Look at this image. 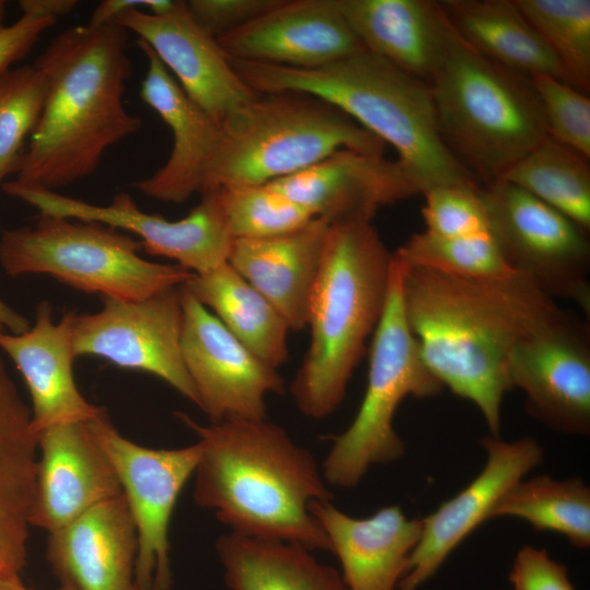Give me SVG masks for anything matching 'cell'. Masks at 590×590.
<instances>
[{"label": "cell", "instance_id": "cell-21", "mask_svg": "<svg viewBox=\"0 0 590 590\" xmlns=\"http://www.w3.org/2000/svg\"><path fill=\"white\" fill-rule=\"evenodd\" d=\"M137 45L148 60L140 97L168 126L173 146L165 164L132 187L150 199L182 203L204 192L221 123L188 97L146 43L138 39Z\"/></svg>", "mask_w": 590, "mask_h": 590}, {"label": "cell", "instance_id": "cell-43", "mask_svg": "<svg viewBox=\"0 0 590 590\" xmlns=\"http://www.w3.org/2000/svg\"><path fill=\"white\" fill-rule=\"evenodd\" d=\"M78 3L76 0H21L19 7L22 15L58 20L71 13Z\"/></svg>", "mask_w": 590, "mask_h": 590}, {"label": "cell", "instance_id": "cell-44", "mask_svg": "<svg viewBox=\"0 0 590 590\" xmlns=\"http://www.w3.org/2000/svg\"><path fill=\"white\" fill-rule=\"evenodd\" d=\"M30 329L27 318L16 312L0 299V331L20 334Z\"/></svg>", "mask_w": 590, "mask_h": 590}, {"label": "cell", "instance_id": "cell-16", "mask_svg": "<svg viewBox=\"0 0 590 590\" xmlns=\"http://www.w3.org/2000/svg\"><path fill=\"white\" fill-rule=\"evenodd\" d=\"M486 452L482 471L464 488L421 519L420 540L397 590H417L450 554L492 514L500 498L532 469L544 449L532 437L506 441L496 436L481 439Z\"/></svg>", "mask_w": 590, "mask_h": 590}, {"label": "cell", "instance_id": "cell-35", "mask_svg": "<svg viewBox=\"0 0 590 590\" xmlns=\"http://www.w3.org/2000/svg\"><path fill=\"white\" fill-rule=\"evenodd\" d=\"M217 190L233 239L281 235L299 228L315 219L309 210L269 184Z\"/></svg>", "mask_w": 590, "mask_h": 590}, {"label": "cell", "instance_id": "cell-48", "mask_svg": "<svg viewBox=\"0 0 590 590\" xmlns=\"http://www.w3.org/2000/svg\"><path fill=\"white\" fill-rule=\"evenodd\" d=\"M5 73H7V71L0 74V91H1V88L3 86V84H4Z\"/></svg>", "mask_w": 590, "mask_h": 590}, {"label": "cell", "instance_id": "cell-13", "mask_svg": "<svg viewBox=\"0 0 590 590\" xmlns=\"http://www.w3.org/2000/svg\"><path fill=\"white\" fill-rule=\"evenodd\" d=\"M101 298L99 311L75 315V356H97L121 368L152 374L199 406L181 353L180 286L143 299Z\"/></svg>", "mask_w": 590, "mask_h": 590}, {"label": "cell", "instance_id": "cell-25", "mask_svg": "<svg viewBox=\"0 0 590 590\" xmlns=\"http://www.w3.org/2000/svg\"><path fill=\"white\" fill-rule=\"evenodd\" d=\"M338 5L365 50L430 81L453 35L439 1L338 0Z\"/></svg>", "mask_w": 590, "mask_h": 590}, {"label": "cell", "instance_id": "cell-11", "mask_svg": "<svg viewBox=\"0 0 590 590\" xmlns=\"http://www.w3.org/2000/svg\"><path fill=\"white\" fill-rule=\"evenodd\" d=\"M88 423L117 474L135 527L138 589L170 590L169 524L177 499L194 473L202 445L198 441L175 449L142 446L123 437L105 412Z\"/></svg>", "mask_w": 590, "mask_h": 590}, {"label": "cell", "instance_id": "cell-6", "mask_svg": "<svg viewBox=\"0 0 590 590\" xmlns=\"http://www.w3.org/2000/svg\"><path fill=\"white\" fill-rule=\"evenodd\" d=\"M428 84L444 143L481 186L547 137L531 78L483 57L455 30Z\"/></svg>", "mask_w": 590, "mask_h": 590}, {"label": "cell", "instance_id": "cell-5", "mask_svg": "<svg viewBox=\"0 0 590 590\" xmlns=\"http://www.w3.org/2000/svg\"><path fill=\"white\" fill-rule=\"evenodd\" d=\"M391 260L371 221L329 226L308 303L309 344L290 384L305 416L324 418L344 400L384 314Z\"/></svg>", "mask_w": 590, "mask_h": 590}, {"label": "cell", "instance_id": "cell-42", "mask_svg": "<svg viewBox=\"0 0 590 590\" xmlns=\"http://www.w3.org/2000/svg\"><path fill=\"white\" fill-rule=\"evenodd\" d=\"M174 4L175 1L172 0H104L92 12L87 25L97 27L111 24L118 16L130 10L161 15L167 13Z\"/></svg>", "mask_w": 590, "mask_h": 590}, {"label": "cell", "instance_id": "cell-3", "mask_svg": "<svg viewBox=\"0 0 590 590\" xmlns=\"http://www.w3.org/2000/svg\"><path fill=\"white\" fill-rule=\"evenodd\" d=\"M128 33L86 24L51 39L34 63L47 75V95L14 180L57 191L95 173L111 146L140 130L141 118L123 105Z\"/></svg>", "mask_w": 590, "mask_h": 590}, {"label": "cell", "instance_id": "cell-34", "mask_svg": "<svg viewBox=\"0 0 590 590\" xmlns=\"http://www.w3.org/2000/svg\"><path fill=\"white\" fill-rule=\"evenodd\" d=\"M393 253L406 267L464 279H504L518 273L507 263L491 233L442 237L424 231Z\"/></svg>", "mask_w": 590, "mask_h": 590}, {"label": "cell", "instance_id": "cell-18", "mask_svg": "<svg viewBox=\"0 0 590 590\" xmlns=\"http://www.w3.org/2000/svg\"><path fill=\"white\" fill-rule=\"evenodd\" d=\"M216 42L231 59L293 69L319 68L364 49L338 0H280Z\"/></svg>", "mask_w": 590, "mask_h": 590}, {"label": "cell", "instance_id": "cell-1", "mask_svg": "<svg viewBox=\"0 0 590 590\" xmlns=\"http://www.w3.org/2000/svg\"><path fill=\"white\" fill-rule=\"evenodd\" d=\"M402 300L427 368L499 437L503 399L514 389L510 355L563 309L520 272L464 279L405 264Z\"/></svg>", "mask_w": 590, "mask_h": 590}, {"label": "cell", "instance_id": "cell-20", "mask_svg": "<svg viewBox=\"0 0 590 590\" xmlns=\"http://www.w3.org/2000/svg\"><path fill=\"white\" fill-rule=\"evenodd\" d=\"M269 185L329 225L371 221L381 206L418 194L398 160L352 149Z\"/></svg>", "mask_w": 590, "mask_h": 590}, {"label": "cell", "instance_id": "cell-32", "mask_svg": "<svg viewBox=\"0 0 590 590\" xmlns=\"http://www.w3.org/2000/svg\"><path fill=\"white\" fill-rule=\"evenodd\" d=\"M500 179L526 190L589 232V160L573 149L547 135Z\"/></svg>", "mask_w": 590, "mask_h": 590}, {"label": "cell", "instance_id": "cell-12", "mask_svg": "<svg viewBox=\"0 0 590 590\" xmlns=\"http://www.w3.org/2000/svg\"><path fill=\"white\" fill-rule=\"evenodd\" d=\"M2 190L34 206L39 213L95 222L130 232L152 256L176 261L194 273H208L223 263L233 244L221 205L219 190L201 194L200 202L181 220L169 221L139 209L127 192L114 196L108 204H93L58 191L4 181Z\"/></svg>", "mask_w": 590, "mask_h": 590}, {"label": "cell", "instance_id": "cell-26", "mask_svg": "<svg viewBox=\"0 0 590 590\" xmlns=\"http://www.w3.org/2000/svg\"><path fill=\"white\" fill-rule=\"evenodd\" d=\"M329 226L315 217L281 235L233 240L228 264L278 309L291 331L307 328L309 297Z\"/></svg>", "mask_w": 590, "mask_h": 590}, {"label": "cell", "instance_id": "cell-47", "mask_svg": "<svg viewBox=\"0 0 590 590\" xmlns=\"http://www.w3.org/2000/svg\"><path fill=\"white\" fill-rule=\"evenodd\" d=\"M5 12H7V2L3 0H0V30L5 26L4 25Z\"/></svg>", "mask_w": 590, "mask_h": 590}, {"label": "cell", "instance_id": "cell-2", "mask_svg": "<svg viewBox=\"0 0 590 590\" xmlns=\"http://www.w3.org/2000/svg\"><path fill=\"white\" fill-rule=\"evenodd\" d=\"M176 416L202 445L193 473L199 507L212 510L232 533L330 552L310 507L333 494L314 455L282 426L267 418L202 425L185 413Z\"/></svg>", "mask_w": 590, "mask_h": 590}, {"label": "cell", "instance_id": "cell-39", "mask_svg": "<svg viewBox=\"0 0 590 590\" xmlns=\"http://www.w3.org/2000/svg\"><path fill=\"white\" fill-rule=\"evenodd\" d=\"M280 0H189V13L196 23L217 39L262 15Z\"/></svg>", "mask_w": 590, "mask_h": 590}, {"label": "cell", "instance_id": "cell-29", "mask_svg": "<svg viewBox=\"0 0 590 590\" xmlns=\"http://www.w3.org/2000/svg\"><path fill=\"white\" fill-rule=\"evenodd\" d=\"M215 548L228 590H347L337 568L298 543L228 532Z\"/></svg>", "mask_w": 590, "mask_h": 590}, {"label": "cell", "instance_id": "cell-45", "mask_svg": "<svg viewBox=\"0 0 590 590\" xmlns=\"http://www.w3.org/2000/svg\"><path fill=\"white\" fill-rule=\"evenodd\" d=\"M21 573L11 570L5 573L0 578V590H31L25 586L21 578ZM57 590H76L73 586L60 582V586Z\"/></svg>", "mask_w": 590, "mask_h": 590}, {"label": "cell", "instance_id": "cell-23", "mask_svg": "<svg viewBox=\"0 0 590 590\" xmlns=\"http://www.w3.org/2000/svg\"><path fill=\"white\" fill-rule=\"evenodd\" d=\"M138 539L122 493L49 533L47 560L76 590H139Z\"/></svg>", "mask_w": 590, "mask_h": 590}, {"label": "cell", "instance_id": "cell-24", "mask_svg": "<svg viewBox=\"0 0 590 590\" xmlns=\"http://www.w3.org/2000/svg\"><path fill=\"white\" fill-rule=\"evenodd\" d=\"M310 511L337 555L347 590H397L420 540L422 521L398 505L355 518L331 500L315 502Z\"/></svg>", "mask_w": 590, "mask_h": 590}, {"label": "cell", "instance_id": "cell-15", "mask_svg": "<svg viewBox=\"0 0 590 590\" xmlns=\"http://www.w3.org/2000/svg\"><path fill=\"white\" fill-rule=\"evenodd\" d=\"M180 296L181 353L198 394V408L210 423L266 420L267 396L285 391L279 369L248 350L182 286Z\"/></svg>", "mask_w": 590, "mask_h": 590}, {"label": "cell", "instance_id": "cell-8", "mask_svg": "<svg viewBox=\"0 0 590 590\" xmlns=\"http://www.w3.org/2000/svg\"><path fill=\"white\" fill-rule=\"evenodd\" d=\"M141 243L95 222L39 213L33 226L4 229L0 266L10 276L46 274L101 297L143 299L194 273L143 259Z\"/></svg>", "mask_w": 590, "mask_h": 590}, {"label": "cell", "instance_id": "cell-41", "mask_svg": "<svg viewBox=\"0 0 590 590\" xmlns=\"http://www.w3.org/2000/svg\"><path fill=\"white\" fill-rule=\"evenodd\" d=\"M55 19L21 15L11 25L0 30V74L23 59L37 44L42 35L56 24Z\"/></svg>", "mask_w": 590, "mask_h": 590}, {"label": "cell", "instance_id": "cell-33", "mask_svg": "<svg viewBox=\"0 0 590 590\" xmlns=\"http://www.w3.org/2000/svg\"><path fill=\"white\" fill-rule=\"evenodd\" d=\"M554 55L568 84L590 90V1L515 0Z\"/></svg>", "mask_w": 590, "mask_h": 590}, {"label": "cell", "instance_id": "cell-28", "mask_svg": "<svg viewBox=\"0 0 590 590\" xmlns=\"http://www.w3.org/2000/svg\"><path fill=\"white\" fill-rule=\"evenodd\" d=\"M457 35L483 57L532 76L568 83L560 64L515 0H440Z\"/></svg>", "mask_w": 590, "mask_h": 590}, {"label": "cell", "instance_id": "cell-14", "mask_svg": "<svg viewBox=\"0 0 590 590\" xmlns=\"http://www.w3.org/2000/svg\"><path fill=\"white\" fill-rule=\"evenodd\" d=\"M509 377L533 418L562 434H590L589 319L563 309L515 347Z\"/></svg>", "mask_w": 590, "mask_h": 590}, {"label": "cell", "instance_id": "cell-10", "mask_svg": "<svg viewBox=\"0 0 590 590\" xmlns=\"http://www.w3.org/2000/svg\"><path fill=\"white\" fill-rule=\"evenodd\" d=\"M489 233L507 263L546 295L590 316V244L564 214L526 190L497 180L480 187Z\"/></svg>", "mask_w": 590, "mask_h": 590}, {"label": "cell", "instance_id": "cell-9", "mask_svg": "<svg viewBox=\"0 0 590 590\" xmlns=\"http://www.w3.org/2000/svg\"><path fill=\"white\" fill-rule=\"evenodd\" d=\"M404 264L392 252L387 302L373 333L367 386L350 426L333 438L321 471L331 486L353 488L370 467L399 460L405 445L393 427L400 403L409 396L429 398L442 390L422 358L402 300Z\"/></svg>", "mask_w": 590, "mask_h": 590}, {"label": "cell", "instance_id": "cell-19", "mask_svg": "<svg viewBox=\"0 0 590 590\" xmlns=\"http://www.w3.org/2000/svg\"><path fill=\"white\" fill-rule=\"evenodd\" d=\"M88 422L60 424L37 434L31 527L51 533L122 493Z\"/></svg>", "mask_w": 590, "mask_h": 590}, {"label": "cell", "instance_id": "cell-36", "mask_svg": "<svg viewBox=\"0 0 590 590\" xmlns=\"http://www.w3.org/2000/svg\"><path fill=\"white\" fill-rule=\"evenodd\" d=\"M45 71L34 66L8 70L0 91V185L15 173L27 135L34 131L46 101Z\"/></svg>", "mask_w": 590, "mask_h": 590}, {"label": "cell", "instance_id": "cell-38", "mask_svg": "<svg viewBox=\"0 0 590 590\" xmlns=\"http://www.w3.org/2000/svg\"><path fill=\"white\" fill-rule=\"evenodd\" d=\"M480 185H452L425 193L422 209L426 232L442 237H462L489 233Z\"/></svg>", "mask_w": 590, "mask_h": 590}, {"label": "cell", "instance_id": "cell-37", "mask_svg": "<svg viewBox=\"0 0 590 590\" xmlns=\"http://www.w3.org/2000/svg\"><path fill=\"white\" fill-rule=\"evenodd\" d=\"M541 101L547 135L590 158V98L551 75L530 76Z\"/></svg>", "mask_w": 590, "mask_h": 590}, {"label": "cell", "instance_id": "cell-17", "mask_svg": "<svg viewBox=\"0 0 590 590\" xmlns=\"http://www.w3.org/2000/svg\"><path fill=\"white\" fill-rule=\"evenodd\" d=\"M114 23L146 43L188 97L217 121L258 96L216 39L196 23L186 1H175L161 15L130 10Z\"/></svg>", "mask_w": 590, "mask_h": 590}, {"label": "cell", "instance_id": "cell-46", "mask_svg": "<svg viewBox=\"0 0 590 590\" xmlns=\"http://www.w3.org/2000/svg\"><path fill=\"white\" fill-rule=\"evenodd\" d=\"M11 570L22 571L7 554L0 553V578Z\"/></svg>", "mask_w": 590, "mask_h": 590}, {"label": "cell", "instance_id": "cell-27", "mask_svg": "<svg viewBox=\"0 0 590 590\" xmlns=\"http://www.w3.org/2000/svg\"><path fill=\"white\" fill-rule=\"evenodd\" d=\"M38 439L0 350V553L21 569L27 558Z\"/></svg>", "mask_w": 590, "mask_h": 590}, {"label": "cell", "instance_id": "cell-31", "mask_svg": "<svg viewBox=\"0 0 590 590\" xmlns=\"http://www.w3.org/2000/svg\"><path fill=\"white\" fill-rule=\"evenodd\" d=\"M497 517L519 518L536 531L558 533L579 550L590 546V488L579 477L522 479L495 506L492 518Z\"/></svg>", "mask_w": 590, "mask_h": 590}, {"label": "cell", "instance_id": "cell-30", "mask_svg": "<svg viewBox=\"0 0 590 590\" xmlns=\"http://www.w3.org/2000/svg\"><path fill=\"white\" fill-rule=\"evenodd\" d=\"M181 286L266 364L279 369L288 361L287 322L228 262Z\"/></svg>", "mask_w": 590, "mask_h": 590}, {"label": "cell", "instance_id": "cell-22", "mask_svg": "<svg viewBox=\"0 0 590 590\" xmlns=\"http://www.w3.org/2000/svg\"><path fill=\"white\" fill-rule=\"evenodd\" d=\"M75 315L74 310L66 311L55 323L50 304L43 302L28 330L20 334L0 331V350L14 363L28 389L36 434L60 424L87 422L105 412L83 397L74 380Z\"/></svg>", "mask_w": 590, "mask_h": 590}, {"label": "cell", "instance_id": "cell-4", "mask_svg": "<svg viewBox=\"0 0 590 590\" xmlns=\"http://www.w3.org/2000/svg\"><path fill=\"white\" fill-rule=\"evenodd\" d=\"M228 60L256 93L318 97L390 144L418 193L479 185L440 137L429 84L365 49L315 69Z\"/></svg>", "mask_w": 590, "mask_h": 590}, {"label": "cell", "instance_id": "cell-7", "mask_svg": "<svg viewBox=\"0 0 590 590\" xmlns=\"http://www.w3.org/2000/svg\"><path fill=\"white\" fill-rule=\"evenodd\" d=\"M220 123L204 192L266 185L341 149L384 153L386 146L333 105L297 92L258 94Z\"/></svg>", "mask_w": 590, "mask_h": 590}, {"label": "cell", "instance_id": "cell-40", "mask_svg": "<svg viewBox=\"0 0 590 590\" xmlns=\"http://www.w3.org/2000/svg\"><path fill=\"white\" fill-rule=\"evenodd\" d=\"M509 581L512 590H575L565 565L545 548L522 546L516 554Z\"/></svg>", "mask_w": 590, "mask_h": 590}]
</instances>
